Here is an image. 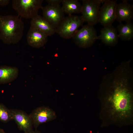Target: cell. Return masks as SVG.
<instances>
[{
  "label": "cell",
  "mask_w": 133,
  "mask_h": 133,
  "mask_svg": "<svg viewBox=\"0 0 133 133\" xmlns=\"http://www.w3.org/2000/svg\"><path fill=\"white\" fill-rule=\"evenodd\" d=\"M0 133H6L4 130L1 129H0Z\"/></svg>",
  "instance_id": "cell-22"
},
{
  "label": "cell",
  "mask_w": 133,
  "mask_h": 133,
  "mask_svg": "<svg viewBox=\"0 0 133 133\" xmlns=\"http://www.w3.org/2000/svg\"><path fill=\"white\" fill-rule=\"evenodd\" d=\"M30 24V27L39 30L48 36L56 33V28L38 14L31 19Z\"/></svg>",
  "instance_id": "cell-14"
},
{
  "label": "cell",
  "mask_w": 133,
  "mask_h": 133,
  "mask_svg": "<svg viewBox=\"0 0 133 133\" xmlns=\"http://www.w3.org/2000/svg\"></svg>",
  "instance_id": "cell-23"
},
{
  "label": "cell",
  "mask_w": 133,
  "mask_h": 133,
  "mask_svg": "<svg viewBox=\"0 0 133 133\" xmlns=\"http://www.w3.org/2000/svg\"><path fill=\"white\" fill-rule=\"evenodd\" d=\"M43 0H13L12 5L18 16L27 19H32L42 9Z\"/></svg>",
  "instance_id": "cell-4"
},
{
  "label": "cell",
  "mask_w": 133,
  "mask_h": 133,
  "mask_svg": "<svg viewBox=\"0 0 133 133\" xmlns=\"http://www.w3.org/2000/svg\"><path fill=\"white\" fill-rule=\"evenodd\" d=\"M116 0H106L100 7L98 22L104 26L112 25L116 20Z\"/></svg>",
  "instance_id": "cell-7"
},
{
  "label": "cell",
  "mask_w": 133,
  "mask_h": 133,
  "mask_svg": "<svg viewBox=\"0 0 133 133\" xmlns=\"http://www.w3.org/2000/svg\"><path fill=\"white\" fill-rule=\"evenodd\" d=\"M29 115L33 126L36 129L40 124L53 120L57 117L56 114L53 110L44 106L36 108Z\"/></svg>",
  "instance_id": "cell-8"
},
{
  "label": "cell",
  "mask_w": 133,
  "mask_h": 133,
  "mask_svg": "<svg viewBox=\"0 0 133 133\" xmlns=\"http://www.w3.org/2000/svg\"><path fill=\"white\" fill-rule=\"evenodd\" d=\"M40 133V132L38 131L36 129L35 130H33L32 132H28V133Z\"/></svg>",
  "instance_id": "cell-21"
},
{
  "label": "cell",
  "mask_w": 133,
  "mask_h": 133,
  "mask_svg": "<svg viewBox=\"0 0 133 133\" xmlns=\"http://www.w3.org/2000/svg\"><path fill=\"white\" fill-rule=\"evenodd\" d=\"M48 4H60L61 3L62 0H46Z\"/></svg>",
  "instance_id": "cell-19"
},
{
  "label": "cell",
  "mask_w": 133,
  "mask_h": 133,
  "mask_svg": "<svg viewBox=\"0 0 133 133\" xmlns=\"http://www.w3.org/2000/svg\"><path fill=\"white\" fill-rule=\"evenodd\" d=\"M128 1L123 0L122 2L117 5L116 20L119 23L131 22L133 19V5L129 3Z\"/></svg>",
  "instance_id": "cell-11"
},
{
  "label": "cell",
  "mask_w": 133,
  "mask_h": 133,
  "mask_svg": "<svg viewBox=\"0 0 133 133\" xmlns=\"http://www.w3.org/2000/svg\"><path fill=\"white\" fill-rule=\"evenodd\" d=\"M42 9L43 17L56 28L65 17L60 4H48Z\"/></svg>",
  "instance_id": "cell-9"
},
{
  "label": "cell",
  "mask_w": 133,
  "mask_h": 133,
  "mask_svg": "<svg viewBox=\"0 0 133 133\" xmlns=\"http://www.w3.org/2000/svg\"><path fill=\"white\" fill-rule=\"evenodd\" d=\"M61 7L64 13L69 15L81 13L82 4L77 0H62Z\"/></svg>",
  "instance_id": "cell-17"
},
{
  "label": "cell",
  "mask_w": 133,
  "mask_h": 133,
  "mask_svg": "<svg viewBox=\"0 0 133 133\" xmlns=\"http://www.w3.org/2000/svg\"><path fill=\"white\" fill-rule=\"evenodd\" d=\"M81 16L71 15L65 17L56 29V33L62 38H72L84 22Z\"/></svg>",
  "instance_id": "cell-3"
},
{
  "label": "cell",
  "mask_w": 133,
  "mask_h": 133,
  "mask_svg": "<svg viewBox=\"0 0 133 133\" xmlns=\"http://www.w3.org/2000/svg\"><path fill=\"white\" fill-rule=\"evenodd\" d=\"M12 120L10 109L3 104L0 103V121L6 123Z\"/></svg>",
  "instance_id": "cell-18"
},
{
  "label": "cell",
  "mask_w": 133,
  "mask_h": 133,
  "mask_svg": "<svg viewBox=\"0 0 133 133\" xmlns=\"http://www.w3.org/2000/svg\"><path fill=\"white\" fill-rule=\"evenodd\" d=\"M24 24L18 16L0 15V39L9 45L18 43L23 34Z\"/></svg>",
  "instance_id": "cell-2"
},
{
  "label": "cell",
  "mask_w": 133,
  "mask_h": 133,
  "mask_svg": "<svg viewBox=\"0 0 133 133\" xmlns=\"http://www.w3.org/2000/svg\"><path fill=\"white\" fill-rule=\"evenodd\" d=\"M120 77L102 84L100 88L99 116L102 127L112 125L122 127L133 124L132 86L128 78Z\"/></svg>",
  "instance_id": "cell-1"
},
{
  "label": "cell",
  "mask_w": 133,
  "mask_h": 133,
  "mask_svg": "<svg viewBox=\"0 0 133 133\" xmlns=\"http://www.w3.org/2000/svg\"><path fill=\"white\" fill-rule=\"evenodd\" d=\"M106 0H83L81 16L84 21L93 26L98 22L100 4Z\"/></svg>",
  "instance_id": "cell-5"
},
{
  "label": "cell",
  "mask_w": 133,
  "mask_h": 133,
  "mask_svg": "<svg viewBox=\"0 0 133 133\" xmlns=\"http://www.w3.org/2000/svg\"><path fill=\"white\" fill-rule=\"evenodd\" d=\"M118 37L124 41H129L133 38V23L131 22L123 24L120 23L116 28Z\"/></svg>",
  "instance_id": "cell-16"
},
{
  "label": "cell",
  "mask_w": 133,
  "mask_h": 133,
  "mask_svg": "<svg viewBox=\"0 0 133 133\" xmlns=\"http://www.w3.org/2000/svg\"><path fill=\"white\" fill-rule=\"evenodd\" d=\"M19 70L16 67L2 66H0V84L10 83L17 77Z\"/></svg>",
  "instance_id": "cell-15"
},
{
  "label": "cell",
  "mask_w": 133,
  "mask_h": 133,
  "mask_svg": "<svg viewBox=\"0 0 133 133\" xmlns=\"http://www.w3.org/2000/svg\"><path fill=\"white\" fill-rule=\"evenodd\" d=\"M10 1L9 0H0V6H5L8 5Z\"/></svg>",
  "instance_id": "cell-20"
},
{
  "label": "cell",
  "mask_w": 133,
  "mask_h": 133,
  "mask_svg": "<svg viewBox=\"0 0 133 133\" xmlns=\"http://www.w3.org/2000/svg\"><path fill=\"white\" fill-rule=\"evenodd\" d=\"M98 36L94 26L87 24L78 30L72 38L77 46L85 48L92 45L98 39Z\"/></svg>",
  "instance_id": "cell-6"
},
{
  "label": "cell",
  "mask_w": 133,
  "mask_h": 133,
  "mask_svg": "<svg viewBox=\"0 0 133 133\" xmlns=\"http://www.w3.org/2000/svg\"><path fill=\"white\" fill-rule=\"evenodd\" d=\"M12 120L16 122L19 129L24 133L33 131V124L30 116L22 110L16 109H10Z\"/></svg>",
  "instance_id": "cell-10"
},
{
  "label": "cell",
  "mask_w": 133,
  "mask_h": 133,
  "mask_svg": "<svg viewBox=\"0 0 133 133\" xmlns=\"http://www.w3.org/2000/svg\"><path fill=\"white\" fill-rule=\"evenodd\" d=\"M100 33L97 39L101 40L106 45L114 46L117 43L119 38L117 32L112 25L104 26Z\"/></svg>",
  "instance_id": "cell-13"
},
{
  "label": "cell",
  "mask_w": 133,
  "mask_h": 133,
  "mask_svg": "<svg viewBox=\"0 0 133 133\" xmlns=\"http://www.w3.org/2000/svg\"><path fill=\"white\" fill-rule=\"evenodd\" d=\"M48 37L39 30L30 27L27 34V41L30 46L34 48H39L47 43Z\"/></svg>",
  "instance_id": "cell-12"
}]
</instances>
